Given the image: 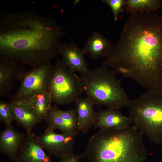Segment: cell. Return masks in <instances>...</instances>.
<instances>
[{"label":"cell","mask_w":162,"mask_h":162,"mask_svg":"<svg viewBox=\"0 0 162 162\" xmlns=\"http://www.w3.org/2000/svg\"><path fill=\"white\" fill-rule=\"evenodd\" d=\"M160 0H126L125 11L131 15L151 13L161 7Z\"/></svg>","instance_id":"cell-17"},{"label":"cell","mask_w":162,"mask_h":162,"mask_svg":"<svg viewBox=\"0 0 162 162\" xmlns=\"http://www.w3.org/2000/svg\"><path fill=\"white\" fill-rule=\"evenodd\" d=\"M84 156V153L81 154H76L73 153L60 158L59 162H78Z\"/></svg>","instance_id":"cell-23"},{"label":"cell","mask_w":162,"mask_h":162,"mask_svg":"<svg viewBox=\"0 0 162 162\" xmlns=\"http://www.w3.org/2000/svg\"><path fill=\"white\" fill-rule=\"evenodd\" d=\"M142 135L134 126L101 129L90 138L85 155L88 162H146Z\"/></svg>","instance_id":"cell-3"},{"label":"cell","mask_w":162,"mask_h":162,"mask_svg":"<svg viewBox=\"0 0 162 162\" xmlns=\"http://www.w3.org/2000/svg\"><path fill=\"white\" fill-rule=\"evenodd\" d=\"M0 120L6 126L11 125L14 118L12 111L10 103L4 101H0Z\"/></svg>","instance_id":"cell-21"},{"label":"cell","mask_w":162,"mask_h":162,"mask_svg":"<svg viewBox=\"0 0 162 162\" xmlns=\"http://www.w3.org/2000/svg\"><path fill=\"white\" fill-rule=\"evenodd\" d=\"M129 116L134 126L152 142L162 144V92L148 90L130 100Z\"/></svg>","instance_id":"cell-5"},{"label":"cell","mask_w":162,"mask_h":162,"mask_svg":"<svg viewBox=\"0 0 162 162\" xmlns=\"http://www.w3.org/2000/svg\"><path fill=\"white\" fill-rule=\"evenodd\" d=\"M132 123L129 117L123 115L120 109L107 107L96 112L94 125L96 128L123 129Z\"/></svg>","instance_id":"cell-13"},{"label":"cell","mask_w":162,"mask_h":162,"mask_svg":"<svg viewBox=\"0 0 162 162\" xmlns=\"http://www.w3.org/2000/svg\"><path fill=\"white\" fill-rule=\"evenodd\" d=\"M17 131L12 125L6 126L0 134V152L14 162L16 155L26 136Z\"/></svg>","instance_id":"cell-14"},{"label":"cell","mask_w":162,"mask_h":162,"mask_svg":"<svg viewBox=\"0 0 162 162\" xmlns=\"http://www.w3.org/2000/svg\"><path fill=\"white\" fill-rule=\"evenodd\" d=\"M78 119V132L86 133L94 125L96 112L88 98H79L75 102Z\"/></svg>","instance_id":"cell-16"},{"label":"cell","mask_w":162,"mask_h":162,"mask_svg":"<svg viewBox=\"0 0 162 162\" xmlns=\"http://www.w3.org/2000/svg\"><path fill=\"white\" fill-rule=\"evenodd\" d=\"M103 2L107 4L111 9L113 14L115 21H117L119 14L124 12L126 0H103Z\"/></svg>","instance_id":"cell-22"},{"label":"cell","mask_w":162,"mask_h":162,"mask_svg":"<svg viewBox=\"0 0 162 162\" xmlns=\"http://www.w3.org/2000/svg\"><path fill=\"white\" fill-rule=\"evenodd\" d=\"M14 120L26 130V134L41 121L36 111L27 100L12 101L10 103Z\"/></svg>","instance_id":"cell-11"},{"label":"cell","mask_w":162,"mask_h":162,"mask_svg":"<svg viewBox=\"0 0 162 162\" xmlns=\"http://www.w3.org/2000/svg\"><path fill=\"white\" fill-rule=\"evenodd\" d=\"M45 120L48 127L54 130L58 129L62 133L68 134L64 122L60 115L59 109L56 104L52 106Z\"/></svg>","instance_id":"cell-19"},{"label":"cell","mask_w":162,"mask_h":162,"mask_svg":"<svg viewBox=\"0 0 162 162\" xmlns=\"http://www.w3.org/2000/svg\"><path fill=\"white\" fill-rule=\"evenodd\" d=\"M26 135L14 162H53L51 156L46 154L39 143L35 134L32 132Z\"/></svg>","instance_id":"cell-10"},{"label":"cell","mask_w":162,"mask_h":162,"mask_svg":"<svg viewBox=\"0 0 162 162\" xmlns=\"http://www.w3.org/2000/svg\"><path fill=\"white\" fill-rule=\"evenodd\" d=\"M60 115L64 120L69 134L76 136L78 131V119L75 109L71 108L66 110L59 109Z\"/></svg>","instance_id":"cell-20"},{"label":"cell","mask_w":162,"mask_h":162,"mask_svg":"<svg viewBox=\"0 0 162 162\" xmlns=\"http://www.w3.org/2000/svg\"><path fill=\"white\" fill-rule=\"evenodd\" d=\"M47 92L51 96L52 102L62 105L75 102L83 92L80 77L59 59L52 66Z\"/></svg>","instance_id":"cell-6"},{"label":"cell","mask_w":162,"mask_h":162,"mask_svg":"<svg viewBox=\"0 0 162 162\" xmlns=\"http://www.w3.org/2000/svg\"><path fill=\"white\" fill-rule=\"evenodd\" d=\"M65 32L51 16L33 11H2L0 16V59L33 68L57 55Z\"/></svg>","instance_id":"cell-2"},{"label":"cell","mask_w":162,"mask_h":162,"mask_svg":"<svg viewBox=\"0 0 162 162\" xmlns=\"http://www.w3.org/2000/svg\"><path fill=\"white\" fill-rule=\"evenodd\" d=\"M102 66L148 90L162 92V16L131 15Z\"/></svg>","instance_id":"cell-1"},{"label":"cell","mask_w":162,"mask_h":162,"mask_svg":"<svg viewBox=\"0 0 162 162\" xmlns=\"http://www.w3.org/2000/svg\"><path fill=\"white\" fill-rule=\"evenodd\" d=\"M57 53L61 56L63 63L72 71L82 73L88 69V63L84 58L86 55L82 48L74 42H60Z\"/></svg>","instance_id":"cell-9"},{"label":"cell","mask_w":162,"mask_h":162,"mask_svg":"<svg viewBox=\"0 0 162 162\" xmlns=\"http://www.w3.org/2000/svg\"><path fill=\"white\" fill-rule=\"evenodd\" d=\"M111 40L98 31L93 32L86 41L82 48L85 55L92 59L106 57L112 47Z\"/></svg>","instance_id":"cell-15"},{"label":"cell","mask_w":162,"mask_h":162,"mask_svg":"<svg viewBox=\"0 0 162 162\" xmlns=\"http://www.w3.org/2000/svg\"><path fill=\"white\" fill-rule=\"evenodd\" d=\"M41 120H45L51 109L52 103L51 96L47 91L36 94L28 100Z\"/></svg>","instance_id":"cell-18"},{"label":"cell","mask_w":162,"mask_h":162,"mask_svg":"<svg viewBox=\"0 0 162 162\" xmlns=\"http://www.w3.org/2000/svg\"><path fill=\"white\" fill-rule=\"evenodd\" d=\"M47 127L44 132L37 136L40 144L50 156L61 158L73 153L75 136L55 133Z\"/></svg>","instance_id":"cell-8"},{"label":"cell","mask_w":162,"mask_h":162,"mask_svg":"<svg viewBox=\"0 0 162 162\" xmlns=\"http://www.w3.org/2000/svg\"><path fill=\"white\" fill-rule=\"evenodd\" d=\"M16 62L0 59V96H4L12 89L13 83L21 81L26 73Z\"/></svg>","instance_id":"cell-12"},{"label":"cell","mask_w":162,"mask_h":162,"mask_svg":"<svg viewBox=\"0 0 162 162\" xmlns=\"http://www.w3.org/2000/svg\"><path fill=\"white\" fill-rule=\"evenodd\" d=\"M80 2V0H74L73 1V4L74 6H75L79 4Z\"/></svg>","instance_id":"cell-24"},{"label":"cell","mask_w":162,"mask_h":162,"mask_svg":"<svg viewBox=\"0 0 162 162\" xmlns=\"http://www.w3.org/2000/svg\"><path fill=\"white\" fill-rule=\"evenodd\" d=\"M116 73L102 66L81 73L83 91L94 106L118 109L128 106L130 100Z\"/></svg>","instance_id":"cell-4"},{"label":"cell","mask_w":162,"mask_h":162,"mask_svg":"<svg viewBox=\"0 0 162 162\" xmlns=\"http://www.w3.org/2000/svg\"><path fill=\"white\" fill-rule=\"evenodd\" d=\"M52 66L50 62L27 71L11 101L28 100L34 94L47 91L51 78Z\"/></svg>","instance_id":"cell-7"}]
</instances>
